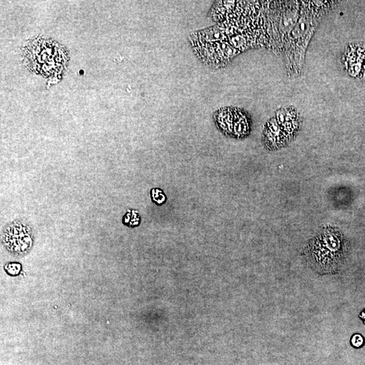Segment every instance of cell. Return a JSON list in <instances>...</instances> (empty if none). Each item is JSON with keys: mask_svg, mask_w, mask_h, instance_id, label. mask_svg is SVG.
I'll return each mask as SVG.
<instances>
[{"mask_svg": "<svg viewBox=\"0 0 365 365\" xmlns=\"http://www.w3.org/2000/svg\"><path fill=\"white\" fill-rule=\"evenodd\" d=\"M348 253L347 241L336 227H327L308 241L302 252L306 264L319 274L340 272Z\"/></svg>", "mask_w": 365, "mask_h": 365, "instance_id": "1", "label": "cell"}, {"mask_svg": "<svg viewBox=\"0 0 365 365\" xmlns=\"http://www.w3.org/2000/svg\"><path fill=\"white\" fill-rule=\"evenodd\" d=\"M323 16L315 9H301L298 22L286 39L285 54L289 73H300L305 51L320 18Z\"/></svg>", "mask_w": 365, "mask_h": 365, "instance_id": "2", "label": "cell"}, {"mask_svg": "<svg viewBox=\"0 0 365 365\" xmlns=\"http://www.w3.org/2000/svg\"><path fill=\"white\" fill-rule=\"evenodd\" d=\"M214 120L220 131L227 136L242 139L250 134L249 116L240 109L231 107L219 109L214 113Z\"/></svg>", "mask_w": 365, "mask_h": 365, "instance_id": "3", "label": "cell"}, {"mask_svg": "<svg viewBox=\"0 0 365 365\" xmlns=\"http://www.w3.org/2000/svg\"><path fill=\"white\" fill-rule=\"evenodd\" d=\"M1 240L5 248L16 255L29 253L33 245V233L29 224L16 220L4 227Z\"/></svg>", "mask_w": 365, "mask_h": 365, "instance_id": "4", "label": "cell"}, {"mask_svg": "<svg viewBox=\"0 0 365 365\" xmlns=\"http://www.w3.org/2000/svg\"><path fill=\"white\" fill-rule=\"evenodd\" d=\"M274 118L280 133L287 142H290L300 129L301 119L298 113L293 107L281 108L276 111Z\"/></svg>", "mask_w": 365, "mask_h": 365, "instance_id": "5", "label": "cell"}, {"mask_svg": "<svg viewBox=\"0 0 365 365\" xmlns=\"http://www.w3.org/2000/svg\"><path fill=\"white\" fill-rule=\"evenodd\" d=\"M300 10L299 3L297 2L295 3L294 6L284 9L283 12L280 14L279 19L275 28L277 29L276 31L277 34L276 38L279 39V43H281V50L289 34L292 31L300 18Z\"/></svg>", "mask_w": 365, "mask_h": 365, "instance_id": "6", "label": "cell"}, {"mask_svg": "<svg viewBox=\"0 0 365 365\" xmlns=\"http://www.w3.org/2000/svg\"><path fill=\"white\" fill-rule=\"evenodd\" d=\"M151 197L152 200L156 204H163L167 201V196L164 193L163 190L157 189V188L152 189Z\"/></svg>", "mask_w": 365, "mask_h": 365, "instance_id": "7", "label": "cell"}, {"mask_svg": "<svg viewBox=\"0 0 365 365\" xmlns=\"http://www.w3.org/2000/svg\"><path fill=\"white\" fill-rule=\"evenodd\" d=\"M21 266L18 263H9L5 266V271L12 274H17L20 272Z\"/></svg>", "mask_w": 365, "mask_h": 365, "instance_id": "8", "label": "cell"}, {"mask_svg": "<svg viewBox=\"0 0 365 365\" xmlns=\"http://www.w3.org/2000/svg\"><path fill=\"white\" fill-rule=\"evenodd\" d=\"M351 343L355 347L359 348L364 344V339L360 334H355L352 338Z\"/></svg>", "mask_w": 365, "mask_h": 365, "instance_id": "9", "label": "cell"}, {"mask_svg": "<svg viewBox=\"0 0 365 365\" xmlns=\"http://www.w3.org/2000/svg\"><path fill=\"white\" fill-rule=\"evenodd\" d=\"M360 317L362 318V319L364 320V323H365V310L364 311L361 312Z\"/></svg>", "mask_w": 365, "mask_h": 365, "instance_id": "10", "label": "cell"}]
</instances>
